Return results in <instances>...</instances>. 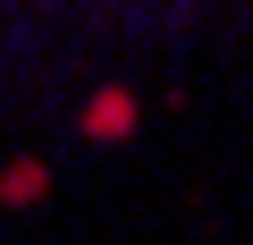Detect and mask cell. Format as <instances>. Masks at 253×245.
<instances>
[{
    "label": "cell",
    "mask_w": 253,
    "mask_h": 245,
    "mask_svg": "<svg viewBox=\"0 0 253 245\" xmlns=\"http://www.w3.org/2000/svg\"><path fill=\"white\" fill-rule=\"evenodd\" d=\"M126 127H135V93H118V85H110V93L84 101V136H93V144H110V136H126Z\"/></svg>",
    "instance_id": "6da1fadb"
},
{
    "label": "cell",
    "mask_w": 253,
    "mask_h": 245,
    "mask_svg": "<svg viewBox=\"0 0 253 245\" xmlns=\"http://www.w3.org/2000/svg\"><path fill=\"white\" fill-rule=\"evenodd\" d=\"M42 195H51V169L42 161H9V169H0V203H9V211L17 203H42Z\"/></svg>",
    "instance_id": "7a4b0ae2"
}]
</instances>
